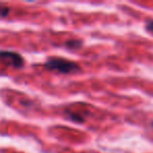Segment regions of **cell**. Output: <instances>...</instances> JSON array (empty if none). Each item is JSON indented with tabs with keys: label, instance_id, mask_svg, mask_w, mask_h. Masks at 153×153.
Returning a JSON list of instances; mask_svg holds the SVG:
<instances>
[{
	"label": "cell",
	"instance_id": "obj_1",
	"mask_svg": "<svg viewBox=\"0 0 153 153\" xmlns=\"http://www.w3.org/2000/svg\"><path fill=\"white\" fill-rule=\"evenodd\" d=\"M45 68L49 70H56L61 74H71V72H76L80 69L79 65L76 63L69 60L62 59V58H53V59H49L48 61L45 62L44 64Z\"/></svg>",
	"mask_w": 153,
	"mask_h": 153
},
{
	"label": "cell",
	"instance_id": "obj_2",
	"mask_svg": "<svg viewBox=\"0 0 153 153\" xmlns=\"http://www.w3.org/2000/svg\"><path fill=\"white\" fill-rule=\"evenodd\" d=\"M0 61L5 62L11 66L16 68L22 67L24 64V60L19 53H14V51H0Z\"/></svg>",
	"mask_w": 153,
	"mask_h": 153
},
{
	"label": "cell",
	"instance_id": "obj_3",
	"mask_svg": "<svg viewBox=\"0 0 153 153\" xmlns=\"http://www.w3.org/2000/svg\"><path fill=\"white\" fill-rule=\"evenodd\" d=\"M67 117L72 121L81 123V122H83L85 120L86 113H84L82 110H67Z\"/></svg>",
	"mask_w": 153,
	"mask_h": 153
},
{
	"label": "cell",
	"instance_id": "obj_4",
	"mask_svg": "<svg viewBox=\"0 0 153 153\" xmlns=\"http://www.w3.org/2000/svg\"><path fill=\"white\" fill-rule=\"evenodd\" d=\"M66 46L70 49H76L82 46V41L76 40V39H72V40H68L66 42Z\"/></svg>",
	"mask_w": 153,
	"mask_h": 153
},
{
	"label": "cell",
	"instance_id": "obj_5",
	"mask_svg": "<svg viewBox=\"0 0 153 153\" xmlns=\"http://www.w3.org/2000/svg\"><path fill=\"white\" fill-rule=\"evenodd\" d=\"M10 13V7H7V5L0 3V17H5L7 16Z\"/></svg>",
	"mask_w": 153,
	"mask_h": 153
},
{
	"label": "cell",
	"instance_id": "obj_6",
	"mask_svg": "<svg viewBox=\"0 0 153 153\" xmlns=\"http://www.w3.org/2000/svg\"><path fill=\"white\" fill-rule=\"evenodd\" d=\"M146 28L149 30V32L153 33V20H150V21L147 22V24H146Z\"/></svg>",
	"mask_w": 153,
	"mask_h": 153
}]
</instances>
